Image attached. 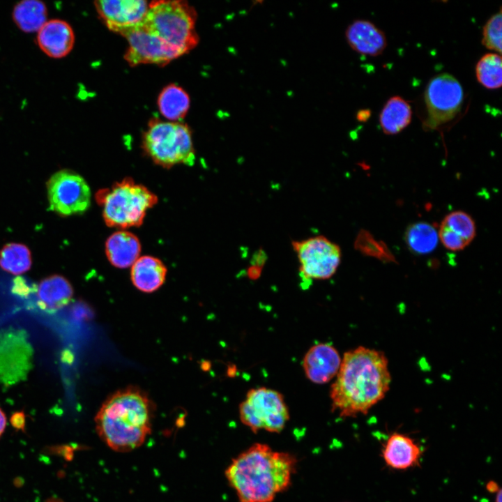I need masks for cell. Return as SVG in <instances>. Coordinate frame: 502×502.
<instances>
[{"label": "cell", "instance_id": "obj_25", "mask_svg": "<svg viewBox=\"0 0 502 502\" xmlns=\"http://www.w3.org/2000/svg\"><path fill=\"white\" fill-rule=\"evenodd\" d=\"M476 75L478 82L485 88H500L502 84L501 55L488 53L482 56L476 64Z\"/></svg>", "mask_w": 502, "mask_h": 502}, {"label": "cell", "instance_id": "obj_17", "mask_svg": "<svg viewBox=\"0 0 502 502\" xmlns=\"http://www.w3.org/2000/svg\"><path fill=\"white\" fill-rule=\"evenodd\" d=\"M141 243L132 233L120 230L110 235L105 243V253L111 264L119 268L131 267L139 257Z\"/></svg>", "mask_w": 502, "mask_h": 502}, {"label": "cell", "instance_id": "obj_24", "mask_svg": "<svg viewBox=\"0 0 502 502\" xmlns=\"http://www.w3.org/2000/svg\"><path fill=\"white\" fill-rule=\"evenodd\" d=\"M31 265V253L24 245L10 243L5 245L0 252V266L10 273H24L29 270Z\"/></svg>", "mask_w": 502, "mask_h": 502}, {"label": "cell", "instance_id": "obj_13", "mask_svg": "<svg viewBox=\"0 0 502 502\" xmlns=\"http://www.w3.org/2000/svg\"><path fill=\"white\" fill-rule=\"evenodd\" d=\"M342 361L338 351L328 343L311 347L305 354L302 366L307 379L323 384L336 376Z\"/></svg>", "mask_w": 502, "mask_h": 502}, {"label": "cell", "instance_id": "obj_8", "mask_svg": "<svg viewBox=\"0 0 502 502\" xmlns=\"http://www.w3.org/2000/svg\"><path fill=\"white\" fill-rule=\"evenodd\" d=\"M299 261V274L303 281L326 280L336 272L341 260L338 245L324 236H316L291 243Z\"/></svg>", "mask_w": 502, "mask_h": 502}, {"label": "cell", "instance_id": "obj_6", "mask_svg": "<svg viewBox=\"0 0 502 502\" xmlns=\"http://www.w3.org/2000/svg\"><path fill=\"white\" fill-rule=\"evenodd\" d=\"M142 147L156 165L165 168L195 163L192 132L181 122L151 120L143 135Z\"/></svg>", "mask_w": 502, "mask_h": 502}, {"label": "cell", "instance_id": "obj_10", "mask_svg": "<svg viewBox=\"0 0 502 502\" xmlns=\"http://www.w3.org/2000/svg\"><path fill=\"white\" fill-rule=\"evenodd\" d=\"M50 208L62 216L85 212L91 203V190L79 174L63 169L53 174L47 183Z\"/></svg>", "mask_w": 502, "mask_h": 502}, {"label": "cell", "instance_id": "obj_20", "mask_svg": "<svg viewBox=\"0 0 502 502\" xmlns=\"http://www.w3.org/2000/svg\"><path fill=\"white\" fill-rule=\"evenodd\" d=\"M411 117L412 110L409 102L400 96H393L381 112L380 126L386 135L397 134L410 123Z\"/></svg>", "mask_w": 502, "mask_h": 502}, {"label": "cell", "instance_id": "obj_22", "mask_svg": "<svg viewBox=\"0 0 502 502\" xmlns=\"http://www.w3.org/2000/svg\"><path fill=\"white\" fill-rule=\"evenodd\" d=\"M73 290L70 283L63 276L54 275L42 280L38 289L40 304L48 309L66 305L71 299Z\"/></svg>", "mask_w": 502, "mask_h": 502}, {"label": "cell", "instance_id": "obj_30", "mask_svg": "<svg viewBox=\"0 0 502 502\" xmlns=\"http://www.w3.org/2000/svg\"><path fill=\"white\" fill-rule=\"evenodd\" d=\"M267 259L268 256L266 252L262 248H260L255 251L253 254L250 260V264L251 265L257 266L263 268L264 265L267 261Z\"/></svg>", "mask_w": 502, "mask_h": 502}, {"label": "cell", "instance_id": "obj_21", "mask_svg": "<svg viewBox=\"0 0 502 502\" xmlns=\"http://www.w3.org/2000/svg\"><path fill=\"white\" fill-rule=\"evenodd\" d=\"M190 102L187 92L176 84H170L164 87L157 100L161 114L173 122H178L185 118L190 107Z\"/></svg>", "mask_w": 502, "mask_h": 502}, {"label": "cell", "instance_id": "obj_28", "mask_svg": "<svg viewBox=\"0 0 502 502\" xmlns=\"http://www.w3.org/2000/svg\"><path fill=\"white\" fill-rule=\"evenodd\" d=\"M501 24L502 15L500 10L486 22L482 31L483 45L489 50L501 53Z\"/></svg>", "mask_w": 502, "mask_h": 502}, {"label": "cell", "instance_id": "obj_3", "mask_svg": "<svg viewBox=\"0 0 502 502\" xmlns=\"http://www.w3.org/2000/svg\"><path fill=\"white\" fill-rule=\"evenodd\" d=\"M153 403L139 388L116 391L102 404L95 416L96 430L112 450L129 452L141 446L151 434Z\"/></svg>", "mask_w": 502, "mask_h": 502}, {"label": "cell", "instance_id": "obj_19", "mask_svg": "<svg viewBox=\"0 0 502 502\" xmlns=\"http://www.w3.org/2000/svg\"><path fill=\"white\" fill-rule=\"evenodd\" d=\"M48 10L45 3L38 0H23L13 7L12 18L22 31L38 32L47 21Z\"/></svg>", "mask_w": 502, "mask_h": 502}, {"label": "cell", "instance_id": "obj_15", "mask_svg": "<svg viewBox=\"0 0 502 502\" xmlns=\"http://www.w3.org/2000/svg\"><path fill=\"white\" fill-rule=\"evenodd\" d=\"M345 35L350 47L363 55H379L387 45L384 33L367 20H358L353 22L347 27Z\"/></svg>", "mask_w": 502, "mask_h": 502}, {"label": "cell", "instance_id": "obj_23", "mask_svg": "<svg viewBox=\"0 0 502 502\" xmlns=\"http://www.w3.org/2000/svg\"><path fill=\"white\" fill-rule=\"evenodd\" d=\"M438 239L437 231L427 222H417L410 225L405 234L409 248L418 254L433 251L437 245Z\"/></svg>", "mask_w": 502, "mask_h": 502}, {"label": "cell", "instance_id": "obj_35", "mask_svg": "<svg viewBox=\"0 0 502 502\" xmlns=\"http://www.w3.org/2000/svg\"><path fill=\"white\" fill-rule=\"evenodd\" d=\"M501 496H502V495H501V490L499 489V490L497 492V494H496V501H496V502H501Z\"/></svg>", "mask_w": 502, "mask_h": 502}, {"label": "cell", "instance_id": "obj_12", "mask_svg": "<svg viewBox=\"0 0 502 502\" xmlns=\"http://www.w3.org/2000/svg\"><path fill=\"white\" fill-rule=\"evenodd\" d=\"M95 8L106 26L121 33L144 18L149 4L142 0H105L94 2Z\"/></svg>", "mask_w": 502, "mask_h": 502}, {"label": "cell", "instance_id": "obj_33", "mask_svg": "<svg viewBox=\"0 0 502 502\" xmlns=\"http://www.w3.org/2000/svg\"><path fill=\"white\" fill-rule=\"evenodd\" d=\"M6 426V417L3 411L0 409V437L3 434Z\"/></svg>", "mask_w": 502, "mask_h": 502}, {"label": "cell", "instance_id": "obj_26", "mask_svg": "<svg viewBox=\"0 0 502 502\" xmlns=\"http://www.w3.org/2000/svg\"><path fill=\"white\" fill-rule=\"evenodd\" d=\"M441 224L463 238L469 243L475 237L476 227L474 221L465 212H452L446 216Z\"/></svg>", "mask_w": 502, "mask_h": 502}, {"label": "cell", "instance_id": "obj_7", "mask_svg": "<svg viewBox=\"0 0 502 502\" xmlns=\"http://www.w3.org/2000/svg\"><path fill=\"white\" fill-rule=\"evenodd\" d=\"M238 413L241 422L254 433H280L290 418L283 395L266 387L249 390Z\"/></svg>", "mask_w": 502, "mask_h": 502}, {"label": "cell", "instance_id": "obj_2", "mask_svg": "<svg viewBox=\"0 0 502 502\" xmlns=\"http://www.w3.org/2000/svg\"><path fill=\"white\" fill-rule=\"evenodd\" d=\"M296 459L256 443L234 458L225 471L239 502H272L291 485Z\"/></svg>", "mask_w": 502, "mask_h": 502}, {"label": "cell", "instance_id": "obj_9", "mask_svg": "<svg viewBox=\"0 0 502 502\" xmlns=\"http://www.w3.org/2000/svg\"><path fill=\"white\" fill-rule=\"evenodd\" d=\"M463 100V89L455 77L448 73L434 77L425 91V126L436 128L452 120L459 112Z\"/></svg>", "mask_w": 502, "mask_h": 502}, {"label": "cell", "instance_id": "obj_31", "mask_svg": "<svg viewBox=\"0 0 502 502\" xmlns=\"http://www.w3.org/2000/svg\"><path fill=\"white\" fill-rule=\"evenodd\" d=\"M262 269V267L251 265L247 269V275L251 280H257L261 276Z\"/></svg>", "mask_w": 502, "mask_h": 502}, {"label": "cell", "instance_id": "obj_14", "mask_svg": "<svg viewBox=\"0 0 502 502\" xmlns=\"http://www.w3.org/2000/svg\"><path fill=\"white\" fill-rule=\"evenodd\" d=\"M75 40L72 26L61 19L47 20L36 35V43L40 50L52 59H62L69 54Z\"/></svg>", "mask_w": 502, "mask_h": 502}, {"label": "cell", "instance_id": "obj_5", "mask_svg": "<svg viewBox=\"0 0 502 502\" xmlns=\"http://www.w3.org/2000/svg\"><path fill=\"white\" fill-rule=\"evenodd\" d=\"M96 199L102 207L105 224L123 229L140 226L147 211L158 202L155 194L131 178L100 190Z\"/></svg>", "mask_w": 502, "mask_h": 502}, {"label": "cell", "instance_id": "obj_34", "mask_svg": "<svg viewBox=\"0 0 502 502\" xmlns=\"http://www.w3.org/2000/svg\"><path fill=\"white\" fill-rule=\"evenodd\" d=\"M486 487L487 489L491 492H497L500 489L496 483L494 481H489L487 484Z\"/></svg>", "mask_w": 502, "mask_h": 502}, {"label": "cell", "instance_id": "obj_29", "mask_svg": "<svg viewBox=\"0 0 502 502\" xmlns=\"http://www.w3.org/2000/svg\"><path fill=\"white\" fill-rule=\"evenodd\" d=\"M438 236L445 248L451 251L462 250L469 244L443 224L440 226Z\"/></svg>", "mask_w": 502, "mask_h": 502}, {"label": "cell", "instance_id": "obj_11", "mask_svg": "<svg viewBox=\"0 0 502 502\" xmlns=\"http://www.w3.org/2000/svg\"><path fill=\"white\" fill-rule=\"evenodd\" d=\"M139 23L121 33L128 43L124 59L130 66L148 63L164 66L181 56Z\"/></svg>", "mask_w": 502, "mask_h": 502}, {"label": "cell", "instance_id": "obj_32", "mask_svg": "<svg viewBox=\"0 0 502 502\" xmlns=\"http://www.w3.org/2000/svg\"><path fill=\"white\" fill-rule=\"evenodd\" d=\"M371 112L370 109H361L359 110L356 114V119L358 121L365 122L368 120L370 117Z\"/></svg>", "mask_w": 502, "mask_h": 502}, {"label": "cell", "instance_id": "obj_16", "mask_svg": "<svg viewBox=\"0 0 502 502\" xmlns=\"http://www.w3.org/2000/svg\"><path fill=\"white\" fill-rule=\"evenodd\" d=\"M422 450L410 436L395 432L387 439L382 450L383 459L388 466L404 470L419 463Z\"/></svg>", "mask_w": 502, "mask_h": 502}, {"label": "cell", "instance_id": "obj_1", "mask_svg": "<svg viewBox=\"0 0 502 502\" xmlns=\"http://www.w3.org/2000/svg\"><path fill=\"white\" fill-rule=\"evenodd\" d=\"M330 390L331 407L341 417L367 414L390 389L388 360L383 351L360 346L344 353Z\"/></svg>", "mask_w": 502, "mask_h": 502}, {"label": "cell", "instance_id": "obj_18", "mask_svg": "<svg viewBox=\"0 0 502 502\" xmlns=\"http://www.w3.org/2000/svg\"><path fill=\"white\" fill-rule=\"evenodd\" d=\"M167 272V267L160 259L145 255L139 257L131 266L130 278L138 290L152 293L164 284Z\"/></svg>", "mask_w": 502, "mask_h": 502}, {"label": "cell", "instance_id": "obj_4", "mask_svg": "<svg viewBox=\"0 0 502 502\" xmlns=\"http://www.w3.org/2000/svg\"><path fill=\"white\" fill-rule=\"evenodd\" d=\"M196 11L185 1H154L139 23L181 56L198 44Z\"/></svg>", "mask_w": 502, "mask_h": 502}, {"label": "cell", "instance_id": "obj_27", "mask_svg": "<svg viewBox=\"0 0 502 502\" xmlns=\"http://www.w3.org/2000/svg\"><path fill=\"white\" fill-rule=\"evenodd\" d=\"M355 248L362 253L378 257L380 259L391 261L393 256L387 247L376 241L370 234L365 230L360 231L355 241Z\"/></svg>", "mask_w": 502, "mask_h": 502}]
</instances>
